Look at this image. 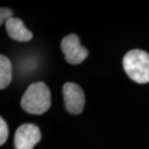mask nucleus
Instances as JSON below:
<instances>
[{"instance_id":"f257e3e1","label":"nucleus","mask_w":149,"mask_h":149,"mask_svg":"<svg viewBox=\"0 0 149 149\" xmlns=\"http://www.w3.org/2000/svg\"><path fill=\"white\" fill-rule=\"evenodd\" d=\"M50 91L42 81L29 85L20 101L22 108L30 114H43L50 108Z\"/></svg>"},{"instance_id":"f03ea898","label":"nucleus","mask_w":149,"mask_h":149,"mask_svg":"<svg viewBox=\"0 0 149 149\" xmlns=\"http://www.w3.org/2000/svg\"><path fill=\"white\" fill-rule=\"evenodd\" d=\"M123 68L128 77L138 83L149 82V54L141 49H132L125 54Z\"/></svg>"},{"instance_id":"7ed1b4c3","label":"nucleus","mask_w":149,"mask_h":149,"mask_svg":"<svg viewBox=\"0 0 149 149\" xmlns=\"http://www.w3.org/2000/svg\"><path fill=\"white\" fill-rule=\"evenodd\" d=\"M61 49L65 54V60L72 65L80 64L88 55V50L80 45L79 38L74 34L68 35L62 40Z\"/></svg>"},{"instance_id":"20e7f679","label":"nucleus","mask_w":149,"mask_h":149,"mask_svg":"<svg viewBox=\"0 0 149 149\" xmlns=\"http://www.w3.org/2000/svg\"><path fill=\"white\" fill-rule=\"evenodd\" d=\"M40 129L34 124H23L17 128L14 138L16 149H33L41 139Z\"/></svg>"},{"instance_id":"39448f33","label":"nucleus","mask_w":149,"mask_h":149,"mask_svg":"<svg viewBox=\"0 0 149 149\" xmlns=\"http://www.w3.org/2000/svg\"><path fill=\"white\" fill-rule=\"evenodd\" d=\"M65 108L72 114H79L83 111L85 103L84 93L79 85L67 82L63 86Z\"/></svg>"},{"instance_id":"423d86ee","label":"nucleus","mask_w":149,"mask_h":149,"mask_svg":"<svg viewBox=\"0 0 149 149\" xmlns=\"http://www.w3.org/2000/svg\"><path fill=\"white\" fill-rule=\"evenodd\" d=\"M6 30L12 39L19 42H27L31 40L33 35L23 24L22 20L17 17H11L5 23Z\"/></svg>"},{"instance_id":"0eeeda50","label":"nucleus","mask_w":149,"mask_h":149,"mask_svg":"<svg viewBox=\"0 0 149 149\" xmlns=\"http://www.w3.org/2000/svg\"><path fill=\"white\" fill-rule=\"evenodd\" d=\"M12 80V63L4 55L0 56V88L4 89Z\"/></svg>"},{"instance_id":"6e6552de","label":"nucleus","mask_w":149,"mask_h":149,"mask_svg":"<svg viewBox=\"0 0 149 149\" xmlns=\"http://www.w3.org/2000/svg\"><path fill=\"white\" fill-rule=\"evenodd\" d=\"M8 126L3 118H0V145H3L8 138Z\"/></svg>"},{"instance_id":"1a4fd4ad","label":"nucleus","mask_w":149,"mask_h":149,"mask_svg":"<svg viewBox=\"0 0 149 149\" xmlns=\"http://www.w3.org/2000/svg\"><path fill=\"white\" fill-rule=\"evenodd\" d=\"M13 15V11L9 8H1V12H0V23H6L7 20H9L12 17Z\"/></svg>"}]
</instances>
